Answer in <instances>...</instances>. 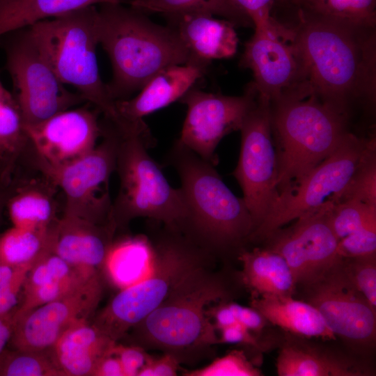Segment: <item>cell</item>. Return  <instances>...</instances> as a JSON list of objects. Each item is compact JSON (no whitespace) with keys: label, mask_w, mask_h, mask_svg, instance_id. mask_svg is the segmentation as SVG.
<instances>
[{"label":"cell","mask_w":376,"mask_h":376,"mask_svg":"<svg viewBox=\"0 0 376 376\" xmlns=\"http://www.w3.org/2000/svg\"><path fill=\"white\" fill-rule=\"evenodd\" d=\"M31 267L0 264V314L18 306L24 281Z\"/></svg>","instance_id":"obj_37"},{"label":"cell","mask_w":376,"mask_h":376,"mask_svg":"<svg viewBox=\"0 0 376 376\" xmlns=\"http://www.w3.org/2000/svg\"><path fill=\"white\" fill-rule=\"evenodd\" d=\"M288 24L301 69V83L294 94L314 96L348 120L354 102L375 104V28L300 16Z\"/></svg>","instance_id":"obj_1"},{"label":"cell","mask_w":376,"mask_h":376,"mask_svg":"<svg viewBox=\"0 0 376 376\" xmlns=\"http://www.w3.org/2000/svg\"><path fill=\"white\" fill-rule=\"evenodd\" d=\"M376 253V220L338 240L337 255L340 258H357Z\"/></svg>","instance_id":"obj_38"},{"label":"cell","mask_w":376,"mask_h":376,"mask_svg":"<svg viewBox=\"0 0 376 376\" xmlns=\"http://www.w3.org/2000/svg\"><path fill=\"white\" fill-rule=\"evenodd\" d=\"M192 57L210 63L228 58L237 52L238 38L235 26L224 19L205 13H190L169 17Z\"/></svg>","instance_id":"obj_22"},{"label":"cell","mask_w":376,"mask_h":376,"mask_svg":"<svg viewBox=\"0 0 376 376\" xmlns=\"http://www.w3.org/2000/svg\"><path fill=\"white\" fill-rule=\"evenodd\" d=\"M6 205L13 226L47 231L58 219L52 197L36 187H24L8 196Z\"/></svg>","instance_id":"obj_30"},{"label":"cell","mask_w":376,"mask_h":376,"mask_svg":"<svg viewBox=\"0 0 376 376\" xmlns=\"http://www.w3.org/2000/svg\"><path fill=\"white\" fill-rule=\"evenodd\" d=\"M340 259L350 280L376 309V253Z\"/></svg>","instance_id":"obj_36"},{"label":"cell","mask_w":376,"mask_h":376,"mask_svg":"<svg viewBox=\"0 0 376 376\" xmlns=\"http://www.w3.org/2000/svg\"><path fill=\"white\" fill-rule=\"evenodd\" d=\"M150 240L153 261L148 275L120 290L91 320L115 342L155 310L190 272L214 256L184 232L165 225Z\"/></svg>","instance_id":"obj_5"},{"label":"cell","mask_w":376,"mask_h":376,"mask_svg":"<svg viewBox=\"0 0 376 376\" xmlns=\"http://www.w3.org/2000/svg\"><path fill=\"white\" fill-rule=\"evenodd\" d=\"M257 93L252 84L240 96H228L191 88L180 100L187 108L180 138L177 140L214 166L220 141L240 130L253 107Z\"/></svg>","instance_id":"obj_15"},{"label":"cell","mask_w":376,"mask_h":376,"mask_svg":"<svg viewBox=\"0 0 376 376\" xmlns=\"http://www.w3.org/2000/svg\"><path fill=\"white\" fill-rule=\"evenodd\" d=\"M220 331L219 343H234L260 348L259 336L254 335L239 322Z\"/></svg>","instance_id":"obj_43"},{"label":"cell","mask_w":376,"mask_h":376,"mask_svg":"<svg viewBox=\"0 0 376 376\" xmlns=\"http://www.w3.org/2000/svg\"><path fill=\"white\" fill-rule=\"evenodd\" d=\"M333 204L328 202L303 214L289 227L274 230L262 241L264 247L285 260L297 288L315 279L339 258L338 240L329 223Z\"/></svg>","instance_id":"obj_16"},{"label":"cell","mask_w":376,"mask_h":376,"mask_svg":"<svg viewBox=\"0 0 376 376\" xmlns=\"http://www.w3.org/2000/svg\"><path fill=\"white\" fill-rule=\"evenodd\" d=\"M94 376H125L121 363L113 352L100 360Z\"/></svg>","instance_id":"obj_45"},{"label":"cell","mask_w":376,"mask_h":376,"mask_svg":"<svg viewBox=\"0 0 376 376\" xmlns=\"http://www.w3.org/2000/svg\"><path fill=\"white\" fill-rule=\"evenodd\" d=\"M97 108H70L32 125H24L39 162L60 166L72 162L96 146L102 128Z\"/></svg>","instance_id":"obj_18"},{"label":"cell","mask_w":376,"mask_h":376,"mask_svg":"<svg viewBox=\"0 0 376 376\" xmlns=\"http://www.w3.org/2000/svg\"><path fill=\"white\" fill-rule=\"evenodd\" d=\"M251 306L269 323L281 328L288 334L324 340L337 339L319 311L308 302L295 299L294 296L264 295L252 297Z\"/></svg>","instance_id":"obj_24"},{"label":"cell","mask_w":376,"mask_h":376,"mask_svg":"<svg viewBox=\"0 0 376 376\" xmlns=\"http://www.w3.org/2000/svg\"><path fill=\"white\" fill-rule=\"evenodd\" d=\"M120 132L116 171L120 179L111 205V221L117 228L146 217L182 230L187 210L180 188L173 187L147 148L152 139L143 120L117 125Z\"/></svg>","instance_id":"obj_7"},{"label":"cell","mask_w":376,"mask_h":376,"mask_svg":"<svg viewBox=\"0 0 376 376\" xmlns=\"http://www.w3.org/2000/svg\"><path fill=\"white\" fill-rule=\"evenodd\" d=\"M252 22L253 27L264 24L272 18L275 0H231Z\"/></svg>","instance_id":"obj_40"},{"label":"cell","mask_w":376,"mask_h":376,"mask_svg":"<svg viewBox=\"0 0 376 376\" xmlns=\"http://www.w3.org/2000/svg\"><path fill=\"white\" fill-rule=\"evenodd\" d=\"M123 0H0V37L49 18L90 6Z\"/></svg>","instance_id":"obj_27"},{"label":"cell","mask_w":376,"mask_h":376,"mask_svg":"<svg viewBox=\"0 0 376 376\" xmlns=\"http://www.w3.org/2000/svg\"><path fill=\"white\" fill-rule=\"evenodd\" d=\"M125 2L144 13H158L168 18L190 13H205L221 17L235 26H253L251 19L231 0H128Z\"/></svg>","instance_id":"obj_29"},{"label":"cell","mask_w":376,"mask_h":376,"mask_svg":"<svg viewBox=\"0 0 376 376\" xmlns=\"http://www.w3.org/2000/svg\"><path fill=\"white\" fill-rule=\"evenodd\" d=\"M245 44L240 65L250 69L258 95L269 102L294 93L301 83V69L291 26L272 17L254 26Z\"/></svg>","instance_id":"obj_14"},{"label":"cell","mask_w":376,"mask_h":376,"mask_svg":"<svg viewBox=\"0 0 376 376\" xmlns=\"http://www.w3.org/2000/svg\"><path fill=\"white\" fill-rule=\"evenodd\" d=\"M279 194L298 183L350 132L349 120L314 96L287 95L270 102Z\"/></svg>","instance_id":"obj_6"},{"label":"cell","mask_w":376,"mask_h":376,"mask_svg":"<svg viewBox=\"0 0 376 376\" xmlns=\"http://www.w3.org/2000/svg\"><path fill=\"white\" fill-rule=\"evenodd\" d=\"M122 3L97 8L98 42L111 63L107 88L114 101L129 98L166 67L204 63L192 57L174 27L154 23L144 12Z\"/></svg>","instance_id":"obj_2"},{"label":"cell","mask_w":376,"mask_h":376,"mask_svg":"<svg viewBox=\"0 0 376 376\" xmlns=\"http://www.w3.org/2000/svg\"><path fill=\"white\" fill-rule=\"evenodd\" d=\"M0 376H64L50 350L42 352L12 349L0 355Z\"/></svg>","instance_id":"obj_32"},{"label":"cell","mask_w":376,"mask_h":376,"mask_svg":"<svg viewBox=\"0 0 376 376\" xmlns=\"http://www.w3.org/2000/svg\"><path fill=\"white\" fill-rule=\"evenodd\" d=\"M208 264L190 272L155 310L128 331L134 345L160 349L177 358L183 352L219 343L206 306L226 301L230 294L223 277L211 272Z\"/></svg>","instance_id":"obj_4"},{"label":"cell","mask_w":376,"mask_h":376,"mask_svg":"<svg viewBox=\"0 0 376 376\" xmlns=\"http://www.w3.org/2000/svg\"><path fill=\"white\" fill-rule=\"evenodd\" d=\"M153 261L150 238L145 235L125 237L113 242L103 269L120 290L134 285L150 273Z\"/></svg>","instance_id":"obj_26"},{"label":"cell","mask_w":376,"mask_h":376,"mask_svg":"<svg viewBox=\"0 0 376 376\" xmlns=\"http://www.w3.org/2000/svg\"><path fill=\"white\" fill-rule=\"evenodd\" d=\"M262 373L240 350H233L207 366L187 372V376H260Z\"/></svg>","instance_id":"obj_35"},{"label":"cell","mask_w":376,"mask_h":376,"mask_svg":"<svg viewBox=\"0 0 376 376\" xmlns=\"http://www.w3.org/2000/svg\"><path fill=\"white\" fill-rule=\"evenodd\" d=\"M8 197V194L6 193V191L2 188V187L0 185V219H1V216L2 214L3 207L6 204Z\"/></svg>","instance_id":"obj_48"},{"label":"cell","mask_w":376,"mask_h":376,"mask_svg":"<svg viewBox=\"0 0 376 376\" xmlns=\"http://www.w3.org/2000/svg\"><path fill=\"white\" fill-rule=\"evenodd\" d=\"M290 0H275V2L285 3H288Z\"/></svg>","instance_id":"obj_49"},{"label":"cell","mask_w":376,"mask_h":376,"mask_svg":"<svg viewBox=\"0 0 376 376\" xmlns=\"http://www.w3.org/2000/svg\"><path fill=\"white\" fill-rule=\"evenodd\" d=\"M17 307L6 313L0 314V355L8 346L11 338Z\"/></svg>","instance_id":"obj_46"},{"label":"cell","mask_w":376,"mask_h":376,"mask_svg":"<svg viewBox=\"0 0 376 376\" xmlns=\"http://www.w3.org/2000/svg\"><path fill=\"white\" fill-rule=\"evenodd\" d=\"M375 138L349 132L327 158L298 183L279 194L269 212L249 242H262L274 230L328 202L336 204Z\"/></svg>","instance_id":"obj_9"},{"label":"cell","mask_w":376,"mask_h":376,"mask_svg":"<svg viewBox=\"0 0 376 376\" xmlns=\"http://www.w3.org/2000/svg\"><path fill=\"white\" fill-rule=\"evenodd\" d=\"M0 46L6 55L24 125L42 122L86 102L60 81L30 27L1 36Z\"/></svg>","instance_id":"obj_10"},{"label":"cell","mask_w":376,"mask_h":376,"mask_svg":"<svg viewBox=\"0 0 376 376\" xmlns=\"http://www.w3.org/2000/svg\"><path fill=\"white\" fill-rule=\"evenodd\" d=\"M165 160L181 180L187 210L182 231L214 256L243 249L254 230L243 198L231 191L214 165L178 141Z\"/></svg>","instance_id":"obj_3"},{"label":"cell","mask_w":376,"mask_h":376,"mask_svg":"<svg viewBox=\"0 0 376 376\" xmlns=\"http://www.w3.org/2000/svg\"><path fill=\"white\" fill-rule=\"evenodd\" d=\"M113 354L121 363L125 376H137L139 370L146 363L149 356L144 348L138 345L116 344Z\"/></svg>","instance_id":"obj_39"},{"label":"cell","mask_w":376,"mask_h":376,"mask_svg":"<svg viewBox=\"0 0 376 376\" xmlns=\"http://www.w3.org/2000/svg\"><path fill=\"white\" fill-rule=\"evenodd\" d=\"M297 16L375 28L376 0H290Z\"/></svg>","instance_id":"obj_28"},{"label":"cell","mask_w":376,"mask_h":376,"mask_svg":"<svg viewBox=\"0 0 376 376\" xmlns=\"http://www.w3.org/2000/svg\"><path fill=\"white\" fill-rule=\"evenodd\" d=\"M97 8L86 6L29 26L60 81L76 88L105 118L118 123L116 101L100 77L97 45Z\"/></svg>","instance_id":"obj_8"},{"label":"cell","mask_w":376,"mask_h":376,"mask_svg":"<svg viewBox=\"0 0 376 376\" xmlns=\"http://www.w3.org/2000/svg\"><path fill=\"white\" fill-rule=\"evenodd\" d=\"M49 230L40 231L13 226L5 231L0 235V264L33 266L50 250Z\"/></svg>","instance_id":"obj_31"},{"label":"cell","mask_w":376,"mask_h":376,"mask_svg":"<svg viewBox=\"0 0 376 376\" xmlns=\"http://www.w3.org/2000/svg\"><path fill=\"white\" fill-rule=\"evenodd\" d=\"M116 343L87 320L68 329L50 352L64 376H94L98 363L112 353Z\"/></svg>","instance_id":"obj_23"},{"label":"cell","mask_w":376,"mask_h":376,"mask_svg":"<svg viewBox=\"0 0 376 376\" xmlns=\"http://www.w3.org/2000/svg\"><path fill=\"white\" fill-rule=\"evenodd\" d=\"M373 144L336 203L357 200L376 206V148Z\"/></svg>","instance_id":"obj_34"},{"label":"cell","mask_w":376,"mask_h":376,"mask_svg":"<svg viewBox=\"0 0 376 376\" xmlns=\"http://www.w3.org/2000/svg\"><path fill=\"white\" fill-rule=\"evenodd\" d=\"M241 149L233 171L252 217L254 230L279 196L277 164L270 121V102L257 95L240 130ZM253 230V231H254Z\"/></svg>","instance_id":"obj_13"},{"label":"cell","mask_w":376,"mask_h":376,"mask_svg":"<svg viewBox=\"0 0 376 376\" xmlns=\"http://www.w3.org/2000/svg\"><path fill=\"white\" fill-rule=\"evenodd\" d=\"M178 364L179 360L169 353L159 359L150 357L137 376H174L177 375Z\"/></svg>","instance_id":"obj_42"},{"label":"cell","mask_w":376,"mask_h":376,"mask_svg":"<svg viewBox=\"0 0 376 376\" xmlns=\"http://www.w3.org/2000/svg\"><path fill=\"white\" fill-rule=\"evenodd\" d=\"M102 294L100 278L72 295L40 306L22 315H15L8 347L36 352L50 350L70 327L91 320Z\"/></svg>","instance_id":"obj_17"},{"label":"cell","mask_w":376,"mask_h":376,"mask_svg":"<svg viewBox=\"0 0 376 376\" xmlns=\"http://www.w3.org/2000/svg\"><path fill=\"white\" fill-rule=\"evenodd\" d=\"M116 230L112 224H97L63 214L49 230L50 251L74 267L100 272Z\"/></svg>","instance_id":"obj_19"},{"label":"cell","mask_w":376,"mask_h":376,"mask_svg":"<svg viewBox=\"0 0 376 376\" xmlns=\"http://www.w3.org/2000/svg\"><path fill=\"white\" fill-rule=\"evenodd\" d=\"M227 302L221 301L211 310L207 311L208 316L211 315L214 320L213 324L216 329L221 330L237 322Z\"/></svg>","instance_id":"obj_44"},{"label":"cell","mask_w":376,"mask_h":376,"mask_svg":"<svg viewBox=\"0 0 376 376\" xmlns=\"http://www.w3.org/2000/svg\"><path fill=\"white\" fill-rule=\"evenodd\" d=\"M101 124L102 142L81 157L66 164L51 166L39 162L43 173L65 196L64 214L97 224L111 221L108 183L116 170L120 132L104 118Z\"/></svg>","instance_id":"obj_11"},{"label":"cell","mask_w":376,"mask_h":376,"mask_svg":"<svg viewBox=\"0 0 376 376\" xmlns=\"http://www.w3.org/2000/svg\"><path fill=\"white\" fill-rule=\"evenodd\" d=\"M208 63H189L166 67L156 73L134 97L116 101L120 118L137 121L180 98L202 77Z\"/></svg>","instance_id":"obj_21"},{"label":"cell","mask_w":376,"mask_h":376,"mask_svg":"<svg viewBox=\"0 0 376 376\" xmlns=\"http://www.w3.org/2000/svg\"><path fill=\"white\" fill-rule=\"evenodd\" d=\"M327 326L356 354L367 355L376 341V309L353 285L339 258L310 283L297 288Z\"/></svg>","instance_id":"obj_12"},{"label":"cell","mask_w":376,"mask_h":376,"mask_svg":"<svg viewBox=\"0 0 376 376\" xmlns=\"http://www.w3.org/2000/svg\"><path fill=\"white\" fill-rule=\"evenodd\" d=\"M11 95V93H9L4 87L3 84L0 80V115L2 111L3 106L6 100Z\"/></svg>","instance_id":"obj_47"},{"label":"cell","mask_w":376,"mask_h":376,"mask_svg":"<svg viewBox=\"0 0 376 376\" xmlns=\"http://www.w3.org/2000/svg\"><path fill=\"white\" fill-rule=\"evenodd\" d=\"M237 322L246 329L260 336L269 323L264 316L253 307H246L235 302H227Z\"/></svg>","instance_id":"obj_41"},{"label":"cell","mask_w":376,"mask_h":376,"mask_svg":"<svg viewBox=\"0 0 376 376\" xmlns=\"http://www.w3.org/2000/svg\"><path fill=\"white\" fill-rule=\"evenodd\" d=\"M373 220H376V206L357 200L333 204L329 212V223L338 240Z\"/></svg>","instance_id":"obj_33"},{"label":"cell","mask_w":376,"mask_h":376,"mask_svg":"<svg viewBox=\"0 0 376 376\" xmlns=\"http://www.w3.org/2000/svg\"><path fill=\"white\" fill-rule=\"evenodd\" d=\"M279 376H363L370 372L361 362L290 334L281 342L276 361Z\"/></svg>","instance_id":"obj_20"},{"label":"cell","mask_w":376,"mask_h":376,"mask_svg":"<svg viewBox=\"0 0 376 376\" xmlns=\"http://www.w3.org/2000/svg\"><path fill=\"white\" fill-rule=\"evenodd\" d=\"M242 280L252 297L264 295L294 296L297 285L285 260L265 247L244 248L238 253Z\"/></svg>","instance_id":"obj_25"}]
</instances>
